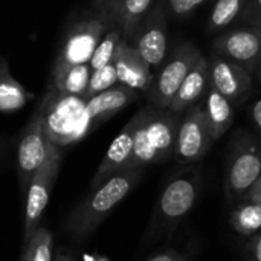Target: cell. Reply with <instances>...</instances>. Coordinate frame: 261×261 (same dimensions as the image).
<instances>
[{
	"instance_id": "6da1fadb",
	"label": "cell",
	"mask_w": 261,
	"mask_h": 261,
	"mask_svg": "<svg viewBox=\"0 0 261 261\" xmlns=\"http://www.w3.org/2000/svg\"><path fill=\"white\" fill-rule=\"evenodd\" d=\"M141 176L142 168H125L106 179L96 188H92L90 194L63 222V232L75 242L86 240L115 206L132 193Z\"/></svg>"
},
{
	"instance_id": "7a4b0ae2",
	"label": "cell",
	"mask_w": 261,
	"mask_h": 261,
	"mask_svg": "<svg viewBox=\"0 0 261 261\" xmlns=\"http://www.w3.org/2000/svg\"><path fill=\"white\" fill-rule=\"evenodd\" d=\"M133 153L127 168L164 164L173 158L179 113L153 104L142 107L136 115Z\"/></svg>"
},
{
	"instance_id": "3957f363",
	"label": "cell",
	"mask_w": 261,
	"mask_h": 261,
	"mask_svg": "<svg viewBox=\"0 0 261 261\" xmlns=\"http://www.w3.org/2000/svg\"><path fill=\"white\" fill-rule=\"evenodd\" d=\"M40 106L43 132L58 148L83 139L95 128L83 96L60 92L49 84Z\"/></svg>"
},
{
	"instance_id": "277c9868",
	"label": "cell",
	"mask_w": 261,
	"mask_h": 261,
	"mask_svg": "<svg viewBox=\"0 0 261 261\" xmlns=\"http://www.w3.org/2000/svg\"><path fill=\"white\" fill-rule=\"evenodd\" d=\"M200 170L187 167L176 173L165 185L148 225L147 240H159L171 236L182 219L193 210L200 194Z\"/></svg>"
},
{
	"instance_id": "5b68a950",
	"label": "cell",
	"mask_w": 261,
	"mask_h": 261,
	"mask_svg": "<svg viewBox=\"0 0 261 261\" xmlns=\"http://www.w3.org/2000/svg\"><path fill=\"white\" fill-rule=\"evenodd\" d=\"M115 28L107 14L93 5V9L76 20L64 34L52 72L64 67L90 63V58L102 37Z\"/></svg>"
},
{
	"instance_id": "8992f818",
	"label": "cell",
	"mask_w": 261,
	"mask_h": 261,
	"mask_svg": "<svg viewBox=\"0 0 261 261\" xmlns=\"http://www.w3.org/2000/svg\"><path fill=\"white\" fill-rule=\"evenodd\" d=\"M261 177V139L245 130L236 133L231 142L225 196L228 202L242 200Z\"/></svg>"
},
{
	"instance_id": "52a82bcc",
	"label": "cell",
	"mask_w": 261,
	"mask_h": 261,
	"mask_svg": "<svg viewBox=\"0 0 261 261\" xmlns=\"http://www.w3.org/2000/svg\"><path fill=\"white\" fill-rule=\"evenodd\" d=\"M214 142L205 107L194 104L179 121L173 159L180 165H193L208 154Z\"/></svg>"
},
{
	"instance_id": "ba28073f",
	"label": "cell",
	"mask_w": 261,
	"mask_h": 261,
	"mask_svg": "<svg viewBox=\"0 0 261 261\" xmlns=\"http://www.w3.org/2000/svg\"><path fill=\"white\" fill-rule=\"evenodd\" d=\"M202 57V52L193 43H180L159 73L153 78L147 92L150 104L168 109L184 80Z\"/></svg>"
},
{
	"instance_id": "9c48e42d",
	"label": "cell",
	"mask_w": 261,
	"mask_h": 261,
	"mask_svg": "<svg viewBox=\"0 0 261 261\" xmlns=\"http://www.w3.org/2000/svg\"><path fill=\"white\" fill-rule=\"evenodd\" d=\"M61 153L60 148L49 142V153L46 162L32 177L26 191L24 205V225H23V245L40 228L41 216L49 203L55 180L60 173Z\"/></svg>"
},
{
	"instance_id": "30bf717a",
	"label": "cell",
	"mask_w": 261,
	"mask_h": 261,
	"mask_svg": "<svg viewBox=\"0 0 261 261\" xmlns=\"http://www.w3.org/2000/svg\"><path fill=\"white\" fill-rule=\"evenodd\" d=\"M49 153V141L43 132L41 106L35 109L23 128L17 145V174L21 191L26 194L35 173L46 162Z\"/></svg>"
},
{
	"instance_id": "8fae6325",
	"label": "cell",
	"mask_w": 261,
	"mask_h": 261,
	"mask_svg": "<svg viewBox=\"0 0 261 261\" xmlns=\"http://www.w3.org/2000/svg\"><path fill=\"white\" fill-rule=\"evenodd\" d=\"M167 31V6L164 2H159L147 12L133 38L130 40L132 46L139 52L150 67H156L165 60L168 49Z\"/></svg>"
},
{
	"instance_id": "7c38bea8",
	"label": "cell",
	"mask_w": 261,
	"mask_h": 261,
	"mask_svg": "<svg viewBox=\"0 0 261 261\" xmlns=\"http://www.w3.org/2000/svg\"><path fill=\"white\" fill-rule=\"evenodd\" d=\"M213 50L216 55L242 66L249 73H255L261 61V28L245 26L222 34L216 38Z\"/></svg>"
},
{
	"instance_id": "4fadbf2b",
	"label": "cell",
	"mask_w": 261,
	"mask_h": 261,
	"mask_svg": "<svg viewBox=\"0 0 261 261\" xmlns=\"http://www.w3.org/2000/svg\"><path fill=\"white\" fill-rule=\"evenodd\" d=\"M208 61H210L211 86L216 87L234 106L240 104L252 87L251 73L242 66L226 58H222L216 54Z\"/></svg>"
},
{
	"instance_id": "5bb4252c",
	"label": "cell",
	"mask_w": 261,
	"mask_h": 261,
	"mask_svg": "<svg viewBox=\"0 0 261 261\" xmlns=\"http://www.w3.org/2000/svg\"><path fill=\"white\" fill-rule=\"evenodd\" d=\"M112 63L116 69L119 84L138 92H148L154 75L151 73V67L128 40L122 38L119 41Z\"/></svg>"
},
{
	"instance_id": "9a60e30c",
	"label": "cell",
	"mask_w": 261,
	"mask_h": 261,
	"mask_svg": "<svg viewBox=\"0 0 261 261\" xmlns=\"http://www.w3.org/2000/svg\"><path fill=\"white\" fill-rule=\"evenodd\" d=\"M135 127L136 119L135 116L125 124V127L119 132V135L110 144L104 159L101 161L95 177L92 180V188L101 185L106 179L113 176L115 173L125 170L128 167L132 153H133V142H135Z\"/></svg>"
},
{
	"instance_id": "2e32d148",
	"label": "cell",
	"mask_w": 261,
	"mask_h": 261,
	"mask_svg": "<svg viewBox=\"0 0 261 261\" xmlns=\"http://www.w3.org/2000/svg\"><path fill=\"white\" fill-rule=\"evenodd\" d=\"M153 2L154 0H102L95 3V6L101 8L112 20L113 26L121 31L122 38L130 41Z\"/></svg>"
},
{
	"instance_id": "e0dca14e",
	"label": "cell",
	"mask_w": 261,
	"mask_h": 261,
	"mask_svg": "<svg viewBox=\"0 0 261 261\" xmlns=\"http://www.w3.org/2000/svg\"><path fill=\"white\" fill-rule=\"evenodd\" d=\"M211 86V73H210V61L202 57L197 64L191 69V72L184 80L179 87L174 99L170 104V110L174 113H184L191 106L197 104L200 98H203L205 92H208Z\"/></svg>"
},
{
	"instance_id": "ac0fdd59",
	"label": "cell",
	"mask_w": 261,
	"mask_h": 261,
	"mask_svg": "<svg viewBox=\"0 0 261 261\" xmlns=\"http://www.w3.org/2000/svg\"><path fill=\"white\" fill-rule=\"evenodd\" d=\"M138 98V90H133L127 86L116 84L86 101L87 113L96 127L98 124L104 122L107 118L113 116L125 106L133 102Z\"/></svg>"
},
{
	"instance_id": "d6986e66",
	"label": "cell",
	"mask_w": 261,
	"mask_h": 261,
	"mask_svg": "<svg viewBox=\"0 0 261 261\" xmlns=\"http://www.w3.org/2000/svg\"><path fill=\"white\" fill-rule=\"evenodd\" d=\"M205 113L208 118V124L213 132L214 141H219L234 121V104L225 98L216 87L210 86L205 99Z\"/></svg>"
},
{
	"instance_id": "ffe728a7",
	"label": "cell",
	"mask_w": 261,
	"mask_h": 261,
	"mask_svg": "<svg viewBox=\"0 0 261 261\" xmlns=\"http://www.w3.org/2000/svg\"><path fill=\"white\" fill-rule=\"evenodd\" d=\"M32 95L11 73L9 63L0 57V112L12 113L20 110Z\"/></svg>"
},
{
	"instance_id": "44dd1931",
	"label": "cell",
	"mask_w": 261,
	"mask_h": 261,
	"mask_svg": "<svg viewBox=\"0 0 261 261\" xmlns=\"http://www.w3.org/2000/svg\"><path fill=\"white\" fill-rule=\"evenodd\" d=\"M90 75H92V69L89 63L75 64V66L64 67L58 72H52V78L49 84L60 92L84 96L89 86Z\"/></svg>"
},
{
	"instance_id": "7402d4cb",
	"label": "cell",
	"mask_w": 261,
	"mask_h": 261,
	"mask_svg": "<svg viewBox=\"0 0 261 261\" xmlns=\"http://www.w3.org/2000/svg\"><path fill=\"white\" fill-rule=\"evenodd\" d=\"M231 226L242 236H252L261 229V205L251 199L239 200L231 214Z\"/></svg>"
},
{
	"instance_id": "603a6c76",
	"label": "cell",
	"mask_w": 261,
	"mask_h": 261,
	"mask_svg": "<svg viewBox=\"0 0 261 261\" xmlns=\"http://www.w3.org/2000/svg\"><path fill=\"white\" fill-rule=\"evenodd\" d=\"M246 2L248 0H217L208 18V31L216 32L229 26L240 17Z\"/></svg>"
},
{
	"instance_id": "cb8c5ba5",
	"label": "cell",
	"mask_w": 261,
	"mask_h": 261,
	"mask_svg": "<svg viewBox=\"0 0 261 261\" xmlns=\"http://www.w3.org/2000/svg\"><path fill=\"white\" fill-rule=\"evenodd\" d=\"M20 261H52V234L47 228L40 226L23 245Z\"/></svg>"
},
{
	"instance_id": "d4e9b609",
	"label": "cell",
	"mask_w": 261,
	"mask_h": 261,
	"mask_svg": "<svg viewBox=\"0 0 261 261\" xmlns=\"http://www.w3.org/2000/svg\"><path fill=\"white\" fill-rule=\"evenodd\" d=\"M122 40V34L118 28H112L99 41V44L96 46L92 58H90V69L92 70H98L107 64L112 63L113 55L116 52V47L119 44V41Z\"/></svg>"
},
{
	"instance_id": "484cf974",
	"label": "cell",
	"mask_w": 261,
	"mask_h": 261,
	"mask_svg": "<svg viewBox=\"0 0 261 261\" xmlns=\"http://www.w3.org/2000/svg\"><path fill=\"white\" fill-rule=\"evenodd\" d=\"M119 81H118V73H116V69L113 66V63L98 69V70H92V75H90V80H89V86H87V90L84 93V99H90L92 96L116 86Z\"/></svg>"
},
{
	"instance_id": "4316f807",
	"label": "cell",
	"mask_w": 261,
	"mask_h": 261,
	"mask_svg": "<svg viewBox=\"0 0 261 261\" xmlns=\"http://www.w3.org/2000/svg\"><path fill=\"white\" fill-rule=\"evenodd\" d=\"M205 2L206 0H167V9L171 15L184 18L191 15Z\"/></svg>"
},
{
	"instance_id": "83f0119b",
	"label": "cell",
	"mask_w": 261,
	"mask_h": 261,
	"mask_svg": "<svg viewBox=\"0 0 261 261\" xmlns=\"http://www.w3.org/2000/svg\"><path fill=\"white\" fill-rule=\"evenodd\" d=\"M240 18L248 26H258L261 28V0H248Z\"/></svg>"
},
{
	"instance_id": "f1b7e54d",
	"label": "cell",
	"mask_w": 261,
	"mask_h": 261,
	"mask_svg": "<svg viewBox=\"0 0 261 261\" xmlns=\"http://www.w3.org/2000/svg\"><path fill=\"white\" fill-rule=\"evenodd\" d=\"M249 261H261V232L257 234L246 248Z\"/></svg>"
},
{
	"instance_id": "f546056e",
	"label": "cell",
	"mask_w": 261,
	"mask_h": 261,
	"mask_svg": "<svg viewBox=\"0 0 261 261\" xmlns=\"http://www.w3.org/2000/svg\"><path fill=\"white\" fill-rule=\"evenodd\" d=\"M147 261H185V257L176 251H162V252L150 257Z\"/></svg>"
},
{
	"instance_id": "4dcf8cb0",
	"label": "cell",
	"mask_w": 261,
	"mask_h": 261,
	"mask_svg": "<svg viewBox=\"0 0 261 261\" xmlns=\"http://www.w3.org/2000/svg\"><path fill=\"white\" fill-rule=\"evenodd\" d=\"M251 115H252V121H254L255 127L258 128V132L261 133V99L255 101V104L252 106Z\"/></svg>"
},
{
	"instance_id": "1f68e13d",
	"label": "cell",
	"mask_w": 261,
	"mask_h": 261,
	"mask_svg": "<svg viewBox=\"0 0 261 261\" xmlns=\"http://www.w3.org/2000/svg\"><path fill=\"white\" fill-rule=\"evenodd\" d=\"M258 196H261V177L257 180V184L251 188V191L245 196L246 199H255V197H258ZM243 197V199H245Z\"/></svg>"
},
{
	"instance_id": "d6a6232c",
	"label": "cell",
	"mask_w": 261,
	"mask_h": 261,
	"mask_svg": "<svg viewBox=\"0 0 261 261\" xmlns=\"http://www.w3.org/2000/svg\"><path fill=\"white\" fill-rule=\"evenodd\" d=\"M55 261H73V258L70 255H67V254H58Z\"/></svg>"
},
{
	"instance_id": "836d02e7",
	"label": "cell",
	"mask_w": 261,
	"mask_h": 261,
	"mask_svg": "<svg viewBox=\"0 0 261 261\" xmlns=\"http://www.w3.org/2000/svg\"><path fill=\"white\" fill-rule=\"evenodd\" d=\"M257 76H258V81L261 83V61L260 64H258V69H257Z\"/></svg>"
},
{
	"instance_id": "e575fe53",
	"label": "cell",
	"mask_w": 261,
	"mask_h": 261,
	"mask_svg": "<svg viewBox=\"0 0 261 261\" xmlns=\"http://www.w3.org/2000/svg\"><path fill=\"white\" fill-rule=\"evenodd\" d=\"M245 199H246V197H245ZM251 200H255V202H258V203H260V205H261V196H258V197H255V199H251Z\"/></svg>"
},
{
	"instance_id": "d590c367",
	"label": "cell",
	"mask_w": 261,
	"mask_h": 261,
	"mask_svg": "<svg viewBox=\"0 0 261 261\" xmlns=\"http://www.w3.org/2000/svg\"><path fill=\"white\" fill-rule=\"evenodd\" d=\"M92 2H93V5H95V3H99V2H102V0H92Z\"/></svg>"
}]
</instances>
